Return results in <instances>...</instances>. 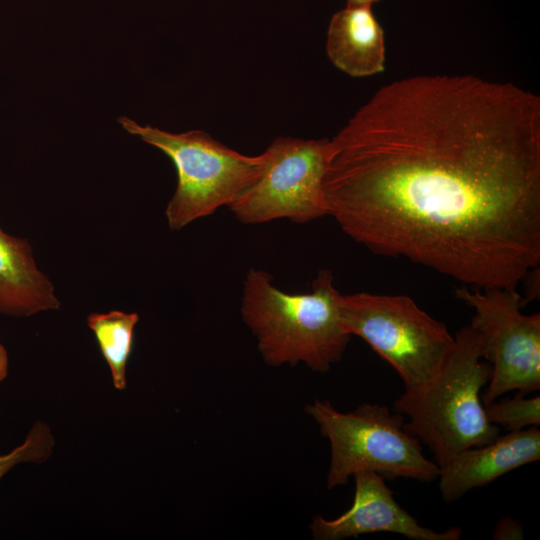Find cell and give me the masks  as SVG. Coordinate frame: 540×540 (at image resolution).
Segmentation results:
<instances>
[{
    "instance_id": "cell-2",
    "label": "cell",
    "mask_w": 540,
    "mask_h": 540,
    "mask_svg": "<svg viewBox=\"0 0 540 540\" xmlns=\"http://www.w3.org/2000/svg\"><path fill=\"white\" fill-rule=\"evenodd\" d=\"M311 292L288 293L273 284L266 271L250 269L243 281L241 314L271 366L303 362L326 372L340 361L351 339L339 312L340 292L333 274L321 269Z\"/></svg>"
},
{
    "instance_id": "cell-3",
    "label": "cell",
    "mask_w": 540,
    "mask_h": 540,
    "mask_svg": "<svg viewBox=\"0 0 540 540\" xmlns=\"http://www.w3.org/2000/svg\"><path fill=\"white\" fill-rule=\"evenodd\" d=\"M490 375L481 338L469 324L454 336L452 348L430 379L394 400L392 410L407 418L406 430L429 448L439 467L460 451L499 436L481 397Z\"/></svg>"
},
{
    "instance_id": "cell-13",
    "label": "cell",
    "mask_w": 540,
    "mask_h": 540,
    "mask_svg": "<svg viewBox=\"0 0 540 540\" xmlns=\"http://www.w3.org/2000/svg\"><path fill=\"white\" fill-rule=\"evenodd\" d=\"M139 320L137 313L112 310L107 313H91L87 317L100 351L107 362L113 386L125 390L126 366L133 347L134 328Z\"/></svg>"
},
{
    "instance_id": "cell-14",
    "label": "cell",
    "mask_w": 540,
    "mask_h": 540,
    "mask_svg": "<svg viewBox=\"0 0 540 540\" xmlns=\"http://www.w3.org/2000/svg\"><path fill=\"white\" fill-rule=\"evenodd\" d=\"M486 417L496 426L517 431L540 424V397H524L517 393L513 398L494 400L484 405Z\"/></svg>"
},
{
    "instance_id": "cell-7",
    "label": "cell",
    "mask_w": 540,
    "mask_h": 540,
    "mask_svg": "<svg viewBox=\"0 0 540 540\" xmlns=\"http://www.w3.org/2000/svg\"><path fill=\"white\" fill-rule=\"evenodd\" d=\"M455 296L474 309L472 327L481 338L491 375L483 405L507 392L527 394L540 388V314H524L516 288L460 287Z\"/></svg>"
},
{
    "instance_id": "cell-4",
    "label": "cell",
    "mask_w": 540,
    "mask_h": 540,
    "mask_svg": "<svg viewBox=\"0 0 540 540\" xmlns=\"http://www.w3.org/2000/svg\"><path fill=\"white\" fill-rule=\"evenodd\" d=\"M118 121L128 133L165 153L176 168L177 187L165 209L171 230L229 207L266 166L264 152L244 155L202 130L171 133L125 116Z\"/></svg>"
},
{
    "instance_id": "cell-16",
    "label": "cell",
    "mask_w": 540,
    "mask_h": 540,
    "mask_svg": "<svg viewBox=\"0 0 540 540\" xmlns=\"http://www.w3.org/2000/svg\"><path fill=\"white\" fill-rule=\"evenodd\" d=\"M492 538L496 540L522 539L523 527L519 521L504 517L497 522Z\"/></svg>"
},
{
    "instance_id": "cell-18",
    "label": "cell",
    "mask_w": 540,
    "mask_h": 540,
    "mask_svg": "<svg viewBox=\"0 0 540 540\" xmlns=\"http://www.w3.org/2000/svg\"><path fill=\"white\" fill-rule=\"evenodd\" d=\"M380 0H347V3L349 5H369L371 6L373 3L378 2Z\"/></svg>"
},
{
    "instance_id": "cell-6",
    "label": "cell",
    "mask_w": 540,
    "mask_h": 540,
    "mask_svg": "<svg viewBox=\"0 0 540 540\" xmlns=\"http://www.w3.org/2000/svg\"><path fill=\"white\" fill-rule=\"evenodd\" d=\"M340 319L398 373L405 390L427 382L454 344L447 327L406 295L339 296Z\"/></svg>"
},
{
    "instance_id": "cell-10",
    "label": "cell",
    "mask_w": 540,
    "mask_h": 540,
    "mask_svg": "<svg viewBox=\"0 0 540 540\" xmlns=\"http://www.w3.org/2000/svg\"><path fill=\"white\" fill-rule=\"evenodd\" d=\"M540 458V430L530 427L510 431L491 442L464 449L439 467L442 499L452 503L469 491Z\"/></svg>"
},
{
    "instance_id": "cell-15",
    "label": "cell",
    "mask_w": 540,
    "mask_h": 540,
    "mask_svg": "<svg viewBox=\"0 0 540 540\" xmlns=\"http://www.w3.org/2000/svg\"><path fill=\"white\" fill-rule=\"evenodd\" d=\"M55 447V438L50 426L35 422L22 444L7 454L0 455V479L20 463H43L49 459Z\"/></svg>"
},
{
    "instance_id": "cell-9",
    "label": "cell",
    "mask_w": 540,
    "mask_h": 540,
    "mask_svg": "<svg viewBox=\"0 0 540 540\" xmlns=\"http://www.w3.org/2000/svg\"><path fill=\"white\" fill-rule=\"evenodd\" d=\"M355 494L352 506L339 517L313 518L311 532L317 540H341L362 534L389 532L413 540H458L460 527L437 531L424 527L398 504L385 478L374 472L354 476Z\"/></svg>"
},
{
    "instance_id": "cell-1",
    "label": "cell",
    "mask_w": 540,
    "mask_h": 540,
    "mask_svg": "<svg viewBox=\"0 0 540 540\" xmlns=\"http://www.w3.org/2000/svg\"><path fill=\"white\" fill-rule=\"evenodd\" d=\"M323 192L375 254L516 288L540 264V98L475 75L390 82L329 140Z\"/></svg>"
},
{
    "instance_id": "cell-5",
    "label": "cell",
    "mask_w": 540,
    "mask_h": 540,
    "mask_svg": "<svg viewBox=\"0 0 540 540\" xmlns=\"http://www.w3.org/2000/svg\"><path fill=\"white\" fill-rule=\"evenodd\" d=\"M330 443L327 488L346 484L359 472L421 482L437 480L440 468L427 458L422 443L405 428V418L387 406L363 403L340 412L328 400L305 407Z\"/></svg>"
},
{
    "instance_id": "cell-12",
    "label": "cell",
    "mask_w": 540,
    "mask_h": 540,
    "mask_svg": "<svg viewBox=\"0 0 540 540\" xmlns=\"http://www.w3.org/2000/svg\"><path fill=\"white\" fill-rule=\"evenodd\" d=\"M326 53L330 61L352 77H366L385 69L384 32L369 5H349L329 23Z\"/></svg>"
},
{
    "instance_id": "cell-11",
    "label": "cell",
    "mask_w": 540,
    "mask_h": 540,
    "mask_svg": "<svg viewBox=\"0 0 540 540\" xmlns=\"http://www.w3.org/2000/svg\"><path fill=\"white\" fill-rule=\"evenodd\" d=\"M59 307L54 285L37 267L29 241L0 227V314L27 317Z\"/></svg>"
},
{
    "instance_id": "cell-17",
    "label": "cell",
    "mask_w": 540,
    "mask_h": 540,
    "mask_svg": "<svg viewBox=\"0 0 540 540\" xmlns=\"http://www.w3.org/2000/svg\"><path fill=\"white\" fill-rule=\"evenodd\" d=\"M9 360L5 347L0 343V382L8 375Z\"/></svg>"
},
{
    "instance_id": "cell-8",
    "label": "cell",
    "mask_w": 540,
    "mask_h": 540,
    "mask_svg": "<svg viewBox=\"0 0 540 540\" xmlns=\"http://www.w3.org/2000/svg\"><path fill=\"white\" fill-rule=\"evenodd\" d=\"M329 139L278 137L264 151L260 178L230 206L244 224L288 219L303 224L328 215L323 178Z\"/></svg>"
}]
</instances>
